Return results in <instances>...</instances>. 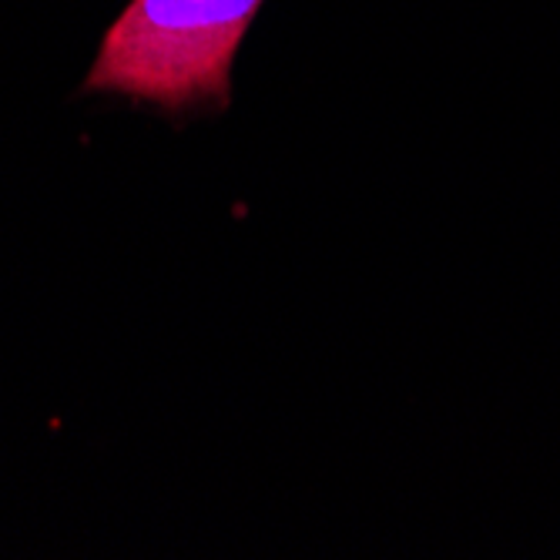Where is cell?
<instances>
[{
    "label": "cell",
    "instance_id": "obj_1",
    "mask_svg": "<svg viewBox=\"0 0 560 560\" xmlns=\"http://www.w3.org/2000/svg\"><path fill=\"white\" fill-rule=\"evenodd\" d=\"M266 0H131L101 40L84 91L162 108L225 105L232 61Z\"/></svg>",
    "mask_w": 560,
    "mask_h": 560
}]
</instances>
